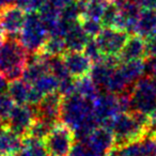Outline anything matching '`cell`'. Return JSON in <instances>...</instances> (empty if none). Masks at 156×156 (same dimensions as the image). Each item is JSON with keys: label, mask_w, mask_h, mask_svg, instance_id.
I'll use <instances>...</instances> for the list:
<instances>
[{"label": "cell", "mask_w": 156, "mask_h": 156, "mask_svg": "<svg viewBox=\"0 0 156 156\" xmlns=\"http://www.w3.org/2000/svg\"><path fill=\"white\" fill-rule=\"evenodd\" d=\"M83 51L85 52L86 56L92 61L93 64L101 62V61H103L105 59V55L103 54V51L101 50L100 46L96 43L95 39H90Z\"/></svg>", "instance_id": "32"}, {"label": "cell", "mask_w": 156, "mask_h": 156, "mask_svg": "<svg viewBox=\"0 0 156 156\" xmlns=\"http://www.w3.org/2000/svg\"><path fill=\"white\" fill-rule=\"evenodd\" d=\"M3 40H5V33H3V31L1 30V28H0V44L2 43Z\"/></svg>", "instance_id": "45"}, {"label": "cell", "mask_w": 156, "mask_h": 156, "mask_svg": "<svg viewBox=\"0 0 156 156\" xmlns=\"http://www.w3.org/2000/svg\"><path fill=\"white\" fill-rule=\"evenodd\" d=\"M31 86L34 87L41 94L46 95V94L58 91L59 79L51 73H46Z\"/></svg>", "instance_id": "26"}, {"label": "cell", "mask_w": 156, "mask_h": 156, "mask_svg": "<svg viewBox=\"0 0 156 156\" xmlns=\"http://www.w3.org/2000/svg\"><path fill=\"white\" fill-rule=\"evenodd\" d=\"M58 92L63 96L67 98L76 93V78L69 76L62 80L59 81Z\"/></svg>", "instance_id": "35"}, {"label": "cell", "mask_w": 156, "mask_h": 156, "mask_svg": "<svg viewBox=\"0 0 156 156\" xmlns=\"http://www.w3.org/2000/svg\"><path fill=\"white\" fill-rule=\"evenodd\" d=\"M75 142V134L63 123L57 124L44 140L49 156H69Z\"/></svg>", "instance_id": "6"}, {"label": "cell", "mask_w": 156, "mask_h": 156, "mask_svg": "<svg viewBox=\"0 0 156 156\" xmlns=\"http://www.w3.org/2000/svg\"><path fill=\"white\" fill-rule=\"evenodd\" d=\"M16 5V0H0V9Z\"/></svg>", "instance_id": "43"}, {"label": "cell", "mask_w": 156, "mask_h": 156, "mask_svg": "<svg viewBox=\"0 0 156 156\" xmlns=\"http://www.w3.org/2000/svg\"><path fill=\"white\" fill-rule=\"evenodd\" d=\"M121 62L134 60H144L147 57V44L143 37L138 34H130L119 55Z\"/></svg>", "instance_id": "15"}, {"label": "cell", "mask_w": 156, "mask_h": 156, "mask_svg": "<svg viewBox=\"0 0 156 156\" xmlns=\"http://www.w3.org/2000/svg\"><path fill=\"white\" fill-rule=\"evenodd\" d=\"M80 24L83 29L85 30V32L87 33L90 39H95L98 35V33L104 28L101 20H93V18H83Z\"/></svg>", "instance_id": "33"}, {"label": "cell", "mask_w": 156, "mask_h": 156, "mask_svg": "<svg viewBox=\"0 0 156 156\" xmlns=\"http://www.w3.org/2000/svg\"><path fill=\"white\" fill-rule=\"evenodd\" d=\"M28 56V50L20 41V37L5 35V40L0 44V73L8 83L23 78Z\"/></svg>", "instance_id": "2"}, {"label": "cell", "mask_w": 156, "mask_h": 156, "mask_svg": "<svg viewBox=\"0 0 156 156\" xmlns=\"http://www.w3.org/2000/svg\"><path fill=\"white\" fill-rule=\"evenodd\" d=\"M69 156H103L94 151L85 140H76Z\"/></svg>", "instance_id": "34"}, {"label": "cell", "mask_w": 156, "mask_h": 156, "mask_svg": "<svg viewBox=\"0 0 156 156\" xmlns=\"http://www.w3.org/2000/svg\"><path fill=\"white\" fill-rule=\"evenodd\" d=\"M76 93L87 100L94 102L101 94V91L90 78V76L87 75L76 79Z\"/></svg>", "instance_id": "24"}, {"label": "cell", "mask_w": 156, "mask_h": 156, "mask_svg": "<svg viewBox=\"0 0 156 156\" xmlns=\"http://www.w3.org/2000/svg\"><path fill=\"white\" fill-rule=\"evenodd\" d=\"M150 118H151L150 130H151L152 133H154V134H155V133H156V109L153 111V113H152V115H150Z\"/></svg>", "instance_id": "41"}, {"label": "cell", "mask_w": 156, "mask_h": 156, "mask_svg": "<svg viewBox=\"0 0 156 156\" xmlns=\"http://www.w3.org/2000/svg\"><path fill=\"white\" fill-rule=\"evenodd\" d=\"M93 111L98 126L108 127L113 118L121 112L117 94L111 92H101L93 102Z\"/></svg>", "instance_id": "7"}, {"label": "cell", "mask_w": 156, "mask_h": 156, "mask_svg": "<svg viewBox=\"0 0 156 156\" xmlns=\"http://www.w3.org/2000/svg\"><path fill=\"white\" fill-rule=\"evenodd\" d=\"M156 109V90L152 78L142 76L136 81L130 94V111L151 115Z\"/></svg>", "instance_id": "5"}, {"label": "cell", "mask_w": 156, "mask_h": 156, "mask_svg": "<svg viewBox=\"0 0 156 156\" xmlns=\"http://www.w3.org/2000/svg\"><path fill=\"white\" fill-rule=\"evenodd\" d=\"M56 125L57 124H54L49 121H46L44 119L35 118L34 122L31 125L27 136L34 137V138H37L40 140H45V138L48 136V134L51 132V129Z\"/></svg>", "instance_id": "28"}, {"label": "cell", "mask_w": 156, "mask_h": 156, "mask_svg": "<svg viewBox=\"0 0 156 156\" xmlns=\"http://www.w3.org/2000/svg\"><path fill=\"white\" fill-rule=\"evenodd\" d=\"M119 14H120V8L115 1L110 0L106 3V8H105L104 14L102 16V22L104 27H112L115 28L117 26L118 20H119Z\"/></svg>", "instance_id": "29"}, {"label": "cell", "mask_w": 156, "mask_h": 156, "mask_svg": "<svg viewBox=\"0 0 156 156\" xmlns=\"http://www.w3.org/2000/svg\"><path fill=\"white\" fill-rule=\"evenodd\" d=\"M107 2H105V1H98V0H87L85 2L83 18H93V20H101L103 14H104Z\"/></svg>", "instance_id": "30"}, {"label": "cell", "mask_w": 156, "mask_h": 156, "mask_svg": "<svg viewBox=\"0 0 156 156\" xmlns=\"http://www.w3.org/2000/svg\"><path fill=\"white\" fill-rule=\"evenodd\" d=\"M8 90V80L5 78V76L0 73V94L5 93Z\"/></svg>", "instance_id": "40"}, {"label": "cell", "mask_w": 156, "mask_h": 156, "mask_svg": "<svg viewBox=\"0 0 156 156\" xmlns=\"http://www.w3.org/2000/svg\"><path fill=\"white\" fill-rule=\"evenodd\" d=\"M63 96L58 91L46 94L41 102L34 107L35 115L40 119H44L54 124H58L61 115Z\"/></svg>", "instance_id": "12"}, {"label": "cell", "mask_w": 156, "mask_h": 156, "mask_svg": "<svg viewBox=\"0 0 156 156\" xmlns=\"http://www.w3.org/2000/svg\"><path fill=\"white\" fill-rule=\"evenodd\" d=\"M98 1H105V2H107V1H110V0H98Z\"/></svg>", "instance_id": "47"}, {"label": "cell", "mask_w": 156, "mask_h": 156, "mask_svg": "<svg viewBox=\"0 0 156 156\" xmlns=\"http://www.w3.org/2000/svg\"><path fill=\"white\" fill-rule=\"evenodd\" d=\"M129 35L121 29L104 27L95 41L105 56H119Z\"/></svg>", "instance_id": "8"}, {"label": "cell", "mask_w": 156, "mask_h": 156, "mask_svg": "<svg viewBox=\"0 0 156 156\" xmlns=\"http://www.w3.org/2000/svg\"><path fill=\"white\" fill-rule=\"evenodd\" d=\"M35 118L37 115H35L34 107L27 104L15 105L5 126L20 136L25 137L28 135V132L34 122Z\"/></svg>", "instance_id": "9"}, {"label": "cell", "mask_w": 156, "mask_h": 156, "mask_svg": "<svg viewBox=\"0 0 156 156\" xmlns=\"http://www.w3.org/2000/svg\"><path fill=\"white\" fill-rule=\"evenodd\" d=\"M41 51L48 56H63L67 51L64 37L49 35Z\"/></svg>", "instance_id": "25"}, {"label": "cell", "mask_w": 156, "mask_h": 156, "mask_svg": "<svg viewBox=\"0 0 156 156\" xmlns=\"http://www.w3.org/2000/svg\"><path fill=\"white\" fill-rule=\"evenodd\" d=\"M122 75L129 85H135L142 76H144V60H134L121 62L119 65Z\"/></svg>", "instance_id": "21"}, {"label": "cell", "mask_w": 156, "mask_h": 156, "mask_svg": "<svg viewBox=\"0 0 156 156\" xmlns=\"http://www.w3.org/2000/svg\"><path fill=\"white\" fill-rule=\"evenodd\" d=\"M0 156H2V155H1V154H0Z\"/></svg>", "instance_id": "49"}, {"label": "cell", "mask_w": 156, "mask_h": 156, "mask_svg": "<svg viewBox=\"0 0 156 156\" xmlns=\"http://www.w3.org/2000/svg\"><path fill=\"white\" fill-rule=\"evenodd\" d=\"M106 156H121V152H120V147L118 145H115L108 153L106 154Z\"/></svg>", "instance_id": "44"}, {"label": "cell", "mask_w": 156, "mask_h": 156, "mask_svg": "<svg viewBox=\"0 0 156 156\" xmlns=\"http://www.w3.org/2000/svg\"><path fill=\"white\" fill-rule=\"evenodd\" d=\"M151 118L144 113L128 111L117 115L108 127L115 136V145H123L150 130Z\"/></svg>", "instance_id": "3"}, {"label": "cell", "mask_w": 156, "mask_h": 156, "mask_svg": "<svg viewBox=\"0 0 156 156\" xmlns=\"http://www.w3.org/2000/svg\"><path fill=\"white\" fill-rule=\"evenodd\" d=\"M14 107H15V103L10 98L8 92L0 94V125L5 126Z\"/></svg>", "instance_id": "31"}, {"label": "cell", "mask_w": 156, "mask_h": 156, "mask_svg": "<svg viewBox=\"0 0 156 156\" xmlns=\"http://www.w3.org/2000/svg\"><path fill=\"white\" fill-rule=\"evenodd\" d=\"M120 147L121 156H156V135L151 130Z\"/></svg>", "instance_id": "11"}, {"label": "cell", "mask_w": 156, "mask_h": 156, "mask_svg": "<svg viewBox=\"0 0 156 156\" xmlns=\"http://www.w3.org/2000/svg\"><path fill=\"white\" fill-rule=\"evenodd\" d=\"M71 1L72 0H48V2H49L50 5H52L54 7H56L57 9H59V10L63 9V8L66 5H69Z\"/></svg>", "instance_id": "39"}, {"label": "cell", "mask_w": 156, "mask_h": 156, "mask_svg": "<svg viewBox=\"0 0 156 156\" xmlns=\"http://www.w3.org/2000/svg\"><path fill=\"white\" fill-rule=\"evenodd\" d=\"M113 1H115L118 5H120V3H123V2H125V1H128V0H113Z\"/></svg>", "instance_id": "46"}, {"label": "cell", "mask_w": 156, "mask_h": 156, "mask_svg": "<svg viewBox=\"0 0 156 156\" xmlns=\"http://www.w3.org/2000/svg\"><path fill=\"white\" fill-rule=\"evenodd\" d=\"M85 2L81 0H72L69 5L60 10V18L69 24L80 23L83 17Z\"/></svg>", "instance_id": "23"}, {"label": "cell", "mask_w": 156, "mask_h": 156, "mask_svg": "<svg viewBox=\"0 0 156 156\" xmlns=\"http://www.w3.org/2000/svg\"><path fill=\"white\" fill-rule=\"evenodd\" d=\"M142 10H156V0H135Z\"/></svg>", "instance_id": "37"}, {"label": "cell", "mask_w": 156, "mask_h": 156, "mask_svg": "<svg viewBox=\"0 0 156 156\" xmlns=\"http://www.w3.org/2000/svg\"><path fill=\"white\" fill-rule=\"evenodd\" d=\"M69 74L74 78H80L90 74L92 69V61L86 56L83 51L67 50L62 56Z\"/></svg>", "instance_id": "14"}, {"label": "cell", "mask_w": 156, "mask_h": 156, "mask_svg": "<svg viewBox=\"0 0 156 156\" xmlns=\"http://www.w3.org/2000/svg\"><path fill=\"white\" fill-rule=\"evenodd\" d=\"M46 63H47L48 72L56 76L59 79V81L71 76L67 72L62 56H48V55H46Z\"/></svg>", "instance_id": "27"}, {"label": "cell", "mask_w": 156, "mask_h": 156, "mask_svg": "<svg viewBox=\"0 0 156 156\" xmlns=\"http://www.w3.org/2000/svg\"><path fill=\"white\" fill-rule=\"evenodd\" d=\"M30 89V83L25 81L24 79H17L9 83L7 92L16 105H28Z\"/></svg>", "instance_id": "20"}, {"label": "cell", "mask_w": 156, "mask_h": 156, "mask_svg": "<svg viewBox=\"0 0 156 156\" xmlns=\"http://www.w3.org/2000/svg\"><path fill=\"white\" fill-rule=\"evenodd\" d=\"M60 120L73 130L77 140L85 138L98 126L93 111V102L77 93L63 98Z\"/></svg>", "instance_id": "1"}, {"label": "cell", "mask_w": 156, "mask_h": 156, "mask_svg": "<svg viewBox=\"0 0 156 156\" xmlns=\"http://www.w3.org/2000/svg\"><path fill=\"white\" fill-rule=\"evenodd\" d=\"M16 156H49L44 140L31 136H25L23 147Z\"/></svg>", "instance_id": "22"}, {"label": "cell", "mask_w": 156, "mask_h": 156, "mask_svg": "<svg viewBox=\"0 0 156 156\" xmlns=\"http://www.w3.org/2000/svg\"><path fill=\"white\" fill-rule=\"evenodd\" d=\"M83 140L103 156H106V154L115 145V136L110 128L106 126H98L88 136L83 138Z\"/></svg>", "instance_id": "13"}, {"label": "cell", "mask_w": 156, "mask_h": 156, "mask_svg": "<svg viewBox=\"0 0 156 156\" xmlns=\"http://www.w3.org/2000/svg\"><path fill=\"white\" fill-rule=\"evenodd\" d=\"M27 12L17 5L0 9V28L5 35L20 37L26 22Z\"/></svg>", "instance_id": "10"}, {"label": "cell", "mask_w": 156, "mask_h": 156, "mask_svg": "<svg viewBox=\"0 0 156 156\" xmlns=\"http://www.w3.org/2000/svg\"><path fill=\"white\" fill-rule=\"evenodd\" d=\"M117 67V65L111 63L106 58L101 62L92 65L89 76L96 85V87L100 89L101 92H108L111 77H112L113 72Z\"/></svg>", "instance_id": "16"}, {"label": "cell", "mask_w": 156, "mask_h": 156, "mask_svg": "<svg viewBox=\"0 0 156 156\" xmlns=\"http://www.w3.org/2000/svg\"><path fill=\"white\" fill-rule=\"evenodd\" d=\"M48 0H33L32 1V11H37L42 5H44Z\"/></svg>", "instance_id": "42"}, {"label": "cell", "mask_w": 156, "mask_h": 156, "mask_svg": "<svg viewBox=\"0 0 156 156\" xmlns=\"http://www.w3.org/2000/svg\"><path fill=\"white\" fill-rule=\"evenodd\" d=\"M155 135H156V133H155Z\"/></svg>", "instance_id": "50"}, {"label": "cell", "mask_w": 156, "mask_h": 156, "mask_svg": "<svg viewBox=\"0 0 156 156\" xmlns=\"http://www.w3.org/2000/svg\"><path fill=\"white\" fill-rule=\"evenodd\" d=\"M32 1L33 0H16V5L26 11H32Z\"/></svg>", "instance_id": "38"}, {"label": "cell", "mask_w": 156, "mask_h": 156, "mask_svg": "<svg viewBox=\"0 0 156 156\" xmlns=\"http://www.w3.org/2000/svg\"><path fill=\"white\" fill-rule=\"evenodd\" d=\"M145 44H147V57L156 56V32L145 39Z\"/></svg>", "instance_id": "36"}, {"label": "cell", "mask_w": 156, "mask_h": 156, "mask_svg": "<svg viewBox=\"0 0 156 156\" xmlns=\"http://www.w3.org/2000/svg\"><path fill=\"white\" fill-rule=\"evenodd\" d=\"M67 50L72 51H83L90 37L85 32L80 23H76L69 27L64 37Z\"/></svg>", "instance_id": "18"}, {"label": "cell", "mask_w": 156, "mask_h": 156, "mask_svg": "<svg viewBox=\"0 0 156 156\" xmlns=\"http://www.w3.org/2000/svg\"><path fill=\"white\" fill-rule=\"evenodd\" d=\"M81 1H87V0H81Z\"/></svg>", "instance_id": "48"}, {"label": "cell", "mask_w": 156, "mask_h": 156, "mask_svg": "<svg viewBox=\"0 0 156 156\" xmlns=\"http://www.w3.org/2000/svg\"><path fill=\"white\" fill-rule=\"evenodd\" d=\"M48 37V31L42 22L39 11L27 12L26 22L20 33V41L29 54L41 51Z\"/></svg>", "instance_id": "4"}, {"label": "cell", "mask_w": 156, "mask_h": 156, "mask_svg": "<svg viewBox=\"0 0 156 156\" xmlns=\"http://www.w3.org/2000/svg\"><path fill=\"white\" fill-rule=\"evenodd\" d=\"M156 32V10H141L135 34L147 39Z\"/></svg>", "instance_id": "19"}, {"label": "cell", "mask_w": 156, "mask_h": 156, "mask_svg": "<svg viewBox=\"0 0 156 156\" xmlns=\"http://www.w3.org/2000/svg\"><path fill=\"white\" fill-rule=\"evenodd\" d=\"M24 137L20 136L7 126H0V154L2 156H15L23 147Z\"/></svg>", "instance_id": "17"}]
</instances>
